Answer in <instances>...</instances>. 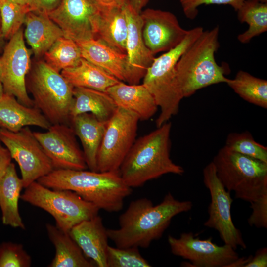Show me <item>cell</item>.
<instances>
[{"mask_svg":"<svg viewBox=\"0 0 267 267\" xmlns=\"http://www.w3.org/2000/svg\"><path fill=\"white\" fill-rule=\"evenodd\" d=\"M190 201H179L168 192L154 205L147 198L132 201L119 217V227L107 229L108 238L117 247L148 248L160 239L176 215L190 211Z\"/></svg>","mask_w":267,"mask_h":267,"instance_id":"cell-1","label":"cell"},{"mask_svg":"<svg viewBox=\"0 0 267 267\" xmlns=\"http://www.w3.org/2000/svg\"><path fill=\"white\" fill-rule=\"evenodd\" d=\"M37 181L51 189L72 191L109 212L122 210L125 199L132 191L119 172L54 169Z\"/></svg>","mask_w":267,"mask_h":267,"instance_id":"cell-2","label":"cell"},{"mask_svg":"<svg viewBox=\"0 0 267 267\" xmlns=\"http://www.w3.org/2000/svg\"><path fill=\"white\" fill-rule=\"evenodd\" d=\"M171 127L168 121L135 140L119 170L129 187L142 186L165 174H183L184 169L170 157Z\"/></svg>","mask_w":267,"mask_h":267,"instance_id":"cell-3","label":"cell"},{"mask_svg":"<svg viewBox=\"0 0 267 267\" xmlns=\"http://www.w3.org/2000/svg\"><path fill=\"white\" fill-rule=\"evenodd\" d=\"M219 36V26L204 30L178 60L177 80L183 98L211 85L228 82L225 76L228 69L215 59L220 46Z\"/></svg>","mask_w":267,"mask_h":267,"instance_id":"cell-4","label":"cell"},{"mask_svg":"<svg viewBox=\"0 0 267 267\" xmlns=\"http://www.w3.org/2000/svg\"><path fill=\"white\" fill-rule=\"evenodd\" d=\"M201 26L189 29L184 39L176 47L154 58L143 77V84L153 95L160 109L157 127L169 121L179 110L183 98L177 80V63L188 48L203 33Z\"/></svg>","mask_w":267,"mask_h":267,"instance_id":"cell-5","label":"cell"},{"mask_svg":"<svg viewBox=\"0 0 267 267\" xmlns=\"http://www.w3.org/2000/svg\"><path fill=\"white\" fill-rule=\"evenodd\" d=\"M212 162L219 179L236 198L251 203L267 193V163L224 146Z\"/></svg>","mask_w":267,"mask_h":267,"instance_id":"cell-6","label":"cell"},{"mask_svg":"<svg viewBox=\"0 0 267 267\" xmlns=\"http://www.w3.org/2000/svg\"><path fill=\"white\" fill-rule=\"evenodd\" d=\"M26 79L34 106L52 124L70 123L74 87L60 72L44 61L37 62Z\"/></svg>","mask_w":267,"mask_h":267,"instance_id":"cell-7","label":"cell"},{"mask_svg":"<svg viewBox=\"0 0 267 267\" xmlns=\"http://www.w3.org/2000/svg\"><path fill=\"white\" fill-rule=\"evenodd\" d=\"M20 199L48 212L54 218L56 226L65 232L82 221L98 215L100 210L72 191L51 189L37 181L25 188Z\"/></svg>","mask_w":267,"mask_h":267,"instance_id":"cell-8","label":"cell"},{"mask_svg":"<svg viewBox=\"0 0 267 267\" xmlns=\"http://www.w3.org/2000/svg\"><path fill=\"white\" fill-rule=\"evenodd\" d=\"M138 116L118 107L107 121L98 152V172H119L126 156L135 141Z\"/></svg>","mask_w":267,"mask_h":267,"instance_id":"cell-9","label":"cell"},{"mask_svg":"<svg viewBox=\"0 0 267 267\" xmlns=\"http://www.w3.org/2000/svg\"><path fill=\"white\" fill-rule=\"evenodd\" d=\"M0 141L18 164L24 188L54 170L50 160L29 127L17 132L0 128Z\"/></svg>","mask_w":267,"mask_h":267,"instance_id":"cell-10","label":"cell"},{"mask_svg":"<svg viewBox=\"0 0 267 267\" xmlns=\"http://www.w3.org/2000/svg\"><path fill=\"white\" fill-rule=\"evenodd\" d=\"M203 182L210 192L211 202L208 207L209 217L204 225L214 229L219 233L224 244L234 249L247 248L241 231L232 221L231 207L233 199L218 177L212 162L203 170Z\"/></svg>","mask_w":267,"mask_h":267,"instance_id":"cell-11","label":"cell"},{"mask_svg":"<svg viewBox=\"0 0 267 267\" xmlns=\"http://www.w3.org/2000/svg\"><path fill=\"white\" fill-rule=\"evenodd\" d=\"M9 40L0 58V81L4 92L13 95L23 105L33 107L26 86L31 69V52L26 46L22 29Z\"/></svg>","mask_w":267,"mask_h":267,"instance_id":"cell-12","label":"cell"},{"mask_svg":"<svg viewBox=\"0 0 267 267\" xmlns=\"http://www.w3.org/2000/svg\"><path fill=\"white\" fill-rule=\"evenodd\" d=\"M168 242L172 253L188 260L192 267H227L239 257L231 246H219L211 237L200 239L191 232L182 233L178 238L169 235Z\"/></svg>","mask_w":267,"mask_h":267,"instance_id":"cell-13","label":"cell"},{"mask_svg":"<svg viewBox=\"0 0 267 267\" xmlns=\"http://www.w3.org/2000/svg\"><path fill=\"white\" fill-rule=\"evenodd\" d=\"M45 132H33L54 169L86 170L83 150L70 125L52 124Z\"/></svg>","mask_w":267,"mask_h":267,"instance_id":"cell-14","label":"cell"},{"mask_svg":"<svg viewBox=\"0 0 267 267\" xmlns=\"http://www.w3.org/2000/svg\"><path fill=\"white\" fill-rule=\"evenodd\" d=\"M140 14L145 44L154 55L176 47L188 32L169 11L147 8Z\"/></svg>","mask_w":267,"mask_h":267,"instance_id":"cell-15","label":"cell"},{"mask_svg":"<svg viewBox=\"0 0 267 267\" xmlns=\"http://www.w3.org/2000/svg\"><path fill=\"white\" fill-rule=\"evenodd\" d=\"M97 11L89 0H61L47 14L61 29L63 37L78 43L95 38L91 22Z\"/></svg>","mask_w":267,"mask_h":267,"instance_id":"cell-16","label":"cell"},{"mask_svg":"<svg viewBox=\"0 0 267 267\" xmlns=\"http://www.w3.org/2000/svg\"><path fill=\"white\" fill-rule=\"evenodd\" d=\"M77 44L83 58L104 69L119 80L129 84H134L133 74L126 53L97 38Z\"/></svg>","mask_w":267,"mask_h":267,"instance_id":"cell-17","label":"cell"},{"mask_svg":"<svg viewBox=\"0 0 267 267\" xmlns=\"http://www.w3.org/2000/svg\"><path fill=\"white\" fill-rule=\"evenodd\" d=\"M124 9L127 22L126 53L133 74L134 84H138L143 78L155 57L145 44L140 14L128 2L124 5Z\"/></svg>","mask_w":267,"mask_h":267,"instance_id":"cell-18","label":"cell"},{"mask_svg":"<svg viewBox=\"0 0 267 267\" xmlns=\"http://www.w3.org/2000/svg\"><path fill=\"white\" fill-rule=\"evenodd\" d=\"M84 255L96 267H107L108 236L102 218L98 215L74 226L69 232Z\"/></svg>","mask_w":267,"mask_h":267,"instance_id":"cell-19","label":"cell"},{"mask_svg":"<svg viewBox=\"0 0 267 267\" xmlns=\"http://www.w3.org/2000/svg\"><path fill=\"white\" fill-rule=\"evenodd\" d=\"M124 5L97 7L91 23L95 38L126 53L127 22Z\"/></svg>","mask_w":267,"mask_h":267,"instance_id":"cell-20","label":"cell"},{"mask_svg":"<svg viewBox=\"0 0 267 267\" xmlns=\"http://www.w3.org/2000/svg\"><path fill=\"white\" fill-rule=\"evenodd\" d=\"M106 92L118 107L134 113L140 120L149 119L158 107L153 95L143 84H129L120 81L109 88Z\"/></svg>","mask_w":267,"mask_h":267,"instance_id":"cell-21","label":"cell"},{"mask_svg":"<svg viewBox=\"0 0 267 267\" xmlns=\"http://www.w3.org/2000/svg\"><path fill=\"white\" fill-rule=\"evenodd\" d=\"M51 124L35 106H27L12 95L4 93L0 98V128L17 132L31 126L47 130Z\"/></svg>","mask_w":267,"mask_h":267,"instance_id":"cell-22","label":"cell"},{"mask_svg":"<svg viewBox=\"0 0 267 267\" xmlns=\"http://www.w3.org/2000/svg\"><path fill=\"white\" fill-rule=\"evenodd\" d=\"M107 122L100 121L90 113L79 114L70 120L69 125L81 142L86 162L89 170L98 172L97 155Z\"/></svg>","mask_w":267,"mask_h":267,"instance_id":"cell-23","label":"cell"},{"mask_svg":"<svg viewBox=\"0 0 267 267\" xmlns=\"http://www.w3.org/2000/svg\"><path fill=\"white\" fill-rule=\"evenodd\" d=\"M24 23V36L36 57L44 55L58 38L63 36L61 29L46 13L31 11Z\"/></svg>","mask_w":267,"mask_h":267,"instance_id":"cell-24","label":"cell"},{"mask_svg":"<svg viewBox=\"0 0 267 267\" xmlns=\"http://www.w3.org/2000/svg\"><path fill=\"white\" fill-rule=\"evenodd\" d=\"M23 188L22 180L17 175L15 164L11 162L0 182V208L4 225L25 228L18 208Z\"/></svg>","mask_w":267,"mask_h":267,"instance_id":"cell-25","label":"cell"},{"mask_svg":"<svg viewBox=\"0 0 267 267\" xmlns=\"http://www.w3.org/2000/svg\"><path fill=\"white\" fill-rule=\"evenodd\" d=\"M48 237L55 248V254L49 267H94V263L88 258L76 242L56 225H46Z\"/></svg>","mask_w":267,"mask_h":267,"instance_id":"cell-26","label":"cell"},{"mask_svg":"<svg viewBox=\"0 0 267 267\" xmlns=\"http://www.w3.org/2000/svg\"><path fill=\"white\" fill-rule=\"evenodd\" d=\"M117 108L113 99L106 92L74 87L70 118L80 114L90 113L100 121L107 122Z\"/></svg>","mask_w":267,"mask_h":267,"instance_id":"cell-27","label":"cell"},{"mask_svg":"<svg viewBox=\"0 0 267 267\" xmlns=\"http://www.w3.org/2000/svg\"><path fill=\"white\" fill-rule=\"evenodd\" d=\"M61 74L74 88H85L104 92L121 81L83 57L78 65L64 69Z\"/></svg>","mask_w":267,"mask_h":267,"instance_id":"cell-28","label":"cell"},{"mask_svg":"<svg viewBox=\"0 0 267 267\" xmlns=\"http://www.w3.org/2000/svg\"><path fill=\"white\" fill-rule=\"evenodd\" d=\"M237 11L239 21L248 25L247 30L237 36L240 43H248L267 31V3L245 0Z\"/></svg>","mask_w":267,"mask_h":267,"instance_id":"cell-29","label":"cell"},{"mask_svg":"<svg viewBox=\"0 0 267 267\" xmlns=\"http://www.w3.org/2000/svg\"><path fill=\"white\" fill-rule=\"evenodd\" d=\"M227 84L240 97L246 101L267 108V81L250 73L239 71Z\"/></svg>","mask_w":267,"mask_h":267,"instance_id":"cell-30","label":"cell"},{"mask_svg":"<svg viewBox=\"0 0 267 267\" xmlns=\"http://www.w3.org/2000/svg\"><path fill=\"white\" fill-rule=\"evenodd\" d=\"M45 62L57 72L78 65L82 58L77 43L61 37L44 54Z\"/></svg>","mask_w":267,"mask_h":267,"instance_id":"cell-31","label":"cell"},{"mask_svg":"<svg viewBox=\"0 0 267 267\" xmlns=\"http://www.w3.org/2000/svg\"><path fill=\"white\" fill-rule=\"evenodd\" d=\"M34 11L13 0H0V31L3 38L10 39L24 23L27 14Z\"/></svg>","mask_w":267,"mask_h":267,"instance_id":"cell-32","label":"cell"},{"mask_svg":"<svg viewBox=\"0 0 267 267\" xmlns=\"http://www.w3.org/2000/svg\"><path fill=\"white\" fill-rule=\"evenodd\" d=\"M224 146L234 152L267 163V147L256 142L248 131L229 134Z\"/></svg>","mask_w":267,"mask_h":267,"instance_id":"cell-33","label":"cell"},{"mask_svg":"<svg viewBox=\"0 0 267 267\" xmlns=\"http://www.w3.org/2000/svg\"><path fill=\"white\" fill-rule=\"evenodd\" d=\"M107 267H150L152 266L141 255L138 248L108 246Z\"/></svg>","mask_w":267,"mask_h":267,"instance_id":"cell-34","label":"cell"},{"mask_svg":"<svg viewBox=\"0 0 267 267\" xmlns=\"http://www.w3.org/2000/svg\"><path fill=\"white\" fill-rule=\"evenodd\" d=\"M31 258L21 244L3 242L0 244V267H29Z\"/></svg>","mask_w":267,"mask_h":267,"instance_id":"cell-35","label":"cell"},{"mask_svg":"<svg viewBox=\"0 0 267 267\" xmlns=\"http://www.w3.org/2000/svg\"><path fill=\"white\" fill-rule=\"evenodd\" d=\"M245 0H179L185 16L189 19H195L198 14V7L203 5H228L235 11L241 7Z\"/></svg>","mask_w":267,"mask_h":267,"instance_id":"cell-36","label":"cell"},{"mask_svg":"<svg viewBox=\"0 0 267 267\" xmlns=\"http://www.w3.org/2000/svg\"><path fill=\"white\" fill-rule=\"evenodd\" d=\"M250 207L252 212L248 219L251 226L267 228V193L262 195L256 201L252 202Z\"/></svg>","mask_w":267,"mask_h":267,"instance_id":"cell-37","label":"cell"},{"mask_svg":"<svg viewBox=\"0 0 267 267\" xmlns=\"http://www.w3.org/2000/svg\"><path fill=\"white\" fill-rule=\"evenodd\" d=\"M267 248L264 247L257 250L254 256H252L250 261L245 267H267Z\"/></svg>","mask_w":267,"mask_h":267,"instance_id":"cell-38","label":"cell"},{"mask_svg":"<svg viewBox=\"0 0 267 267\" xmlns=\"http://www.w3.org/2000/svg\"><path fill=\"white\" fill-rule=\"evenodd\" d=\"M12 159L9 150L0 141V182L11 163Z\"/></svg>","mask_w":267,"mask_h":267,"instance_id":"cell-39","label":"cell"},{"mask_svg":"<svg viewBox=\"0 0 267 267\" xmlns=\"http://www.w3.org/2000/svg\"><path fill=\"white\" fill-rule=\"evenodd\" d=\"M60 1L61 0H35V11L47 13L55 9Z\"/></svg>","mask_w":267,"mask_h":267,"instance_id":"cell-40","label":"cell"},{"mask_svg":"<svg viewBox=\"0 0 267 267\" xmlns=\"http://www.w3.org/2000/svg\"><path fill=\"white\" fill-rule=\"evenodd\" d=\"M96 7L122 6L128 0H89Z\"/></svg>","mask_w":267,"mask_h":267,"instance_id":"cell-41","label":"cell"},{"mask_svg":"<svg viewBox=\"0 0 267 267\" xmlns=\"http://www.w3.org/2000/svg\"><path fill=\"white\" fill-rule=\"evenodd\" d=\"M150 0H128V3L138 13H140L142 9Z\"/></svg>","mask_w":267,"mask_h":267,"instance_id":"cell-42","label":"cell"},{"mask_svg":"<svg viewBox=\"0 0 267 267\" xmlns=\"http://www.w3.org/2000/svg\"><path fill=\"white\" fill-rule=\"evenodd\" d=\"M252 255H250L247 257H239L234 262L230 263L227 267H245V266L250 261Z\"/></svg>","mask_w":267,"mask_h":267,"instance_id":"cell-43","label":"cell"},{"mask_svg":"<svg viewBox=\"0 0 267 267\" xmlns=\"http://www.w3.org/2000/svg\"><path fill=\"white\" fill-rule=\"evenodd\" d=\"M17 3L23 5L30 6L32 7L34 11L35 10L34 8V0H13Z\"/></svg>","mask_w":267,"mask_h":267,"instance_id":"cell-44","label":"cell"},{"mask_svg":"<svg viewBox=\"0 0 267 267\" xmlns=\"http://www.w3.org/2000/svg\"><path fill=\"white\" fill-rule=\"evenodd\" d=\"M4 93V92L3 87L1 82L0 81V98L3 95Z\"/></svg>","mask_w":267,"mask_h":267,"instance_id":"cell-45","label":"cell"},{"mask_svg":"<svg viewBox=\"0 0 267 267\" xmlns=\"http://www.w3.org/2000/svg\"><path fill=\"white\" fill-rule=\"evenodd\" d=\"M3 39V37L2 35V34H1V31H0V49L1 48V47H2Z\"/></svg>","mask_w":267,"mask_h":267,"instance_id":"cell-46","label":"cell"},{"mask_svg":"<svg viewBox=\"0 0 267 267\" xmlns=\"http://www.w3.org/2000/svg\"><path fill=\"white\" fill-rule=\"evenodd\" d=\"M262 3H267V0H254Z\"/></svg>","mask_w":267,"mask_h":267,"instance_id":"cell-47","label":"cell"},{"mask_svg":"<svg viewBox=\"0 0 267 267\" xmlns=\"http://www.w3.org/2000/svg\"></svg>","mask_w":267,"mask_h":267,"instance_id":"cell-48","label":"cell"}]
</instances>
